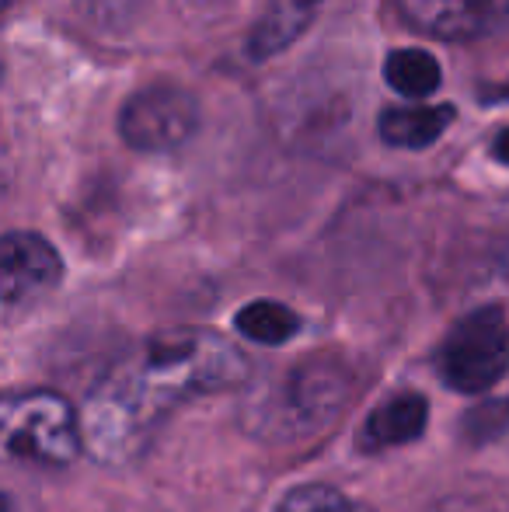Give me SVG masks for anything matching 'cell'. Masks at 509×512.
<instances>
[{"mask_svg":"<svg viewBox=\"0 0 509 512\" xmlns=\"http://www.w3.org/2000/svg\"><path fill=\"white\" fill-rule=\"evenodd\" d=\"M391 7L408 28L443 42L478 39L492 28L485 0H391Z\"/></svg>","mask_w":509,"mask_h":512,"instance_id":"6","label":"cell"},{"mask_svg":"<svg viewBox=\"0 0 509 512\" xmlns=\"http://www.w3.org/2000/svg\"><path fill=\"white\" fill-rule=\"evenodd\" d=\"M457 108L454 105H391L377 119V133L387 147L398 150H426L454 126Z\"/></svg>","mask_w":509,"mask_h":512,"instance_id":"8","label":"cell"},{"mask_svg":"<svg viewBox=\"0 0 509 512\" xmlns=\"http://www.w3.org/2000/svg\"><path fill=\"white\" fill-rule=\"evenodd\" d=\"M276 512H374L367 502L353 499V495L339 492L335 485H300L293 492H286V499L279 502Z\"/></svg>","mask_w":509,"mask_h":512,"instance_id":"12","label":"cell"},{"mask_svg":"<svg viewBox=\"0 0 509 512\" xmlns=\"http://www.w3.org/2000/svg\"><path fill=\"white\" fill-rule=\"evenodd\" d=\"M321 4L325 0H272V7L258 18V25L248 35V56L255 63H265L283 49H290L307 32V25L318 18Z\"/></svg>","mask_w":509,"mask_h":512,"instance_id":"9","label":"cell"},{"mask_svg":"<svg viewBox=\"0 0 509 512\" xmlns=\"http://www.w3.org/2000/svg\"><path fill=\"white\" fill-rule=\"evenodd\" d=\"M492 161H499V164H506L509 168V126L499 129L496 136H492Z\"/></svg>","mask_w":509,"mask_h":512,"instance_id":"16","label":"cell"},{"mask_svg":"<svg viewBox=\"0 0 509 512\" xmlns=\"http://www.w3.org/2000/svg\"><path fill=\"white\" fill-rule=\"evenodd\" d=\"M234 328L255 345H286L290 338L300 335L304 321H300L297 310H290L279 300H252L234 314Z\"/></svg>","mask_w":509,"mask_h":512,"instance_id":"11","label":"cell"},{"mask_svg":"<svg viewBox=\"0 0 509 512\" xmlns=\"http://www.w3.org/2000/svg\"><path fill=\"white\" fill-rule=\"evenodd\" d=\"M384 81L408 102H422L440 91L443 67L426 49H391L384 60Z\"/></svg>","mask_w":509,"mask_h":512,"instance_id":"10","label":"cell"},{"mask_svg":"<svg viewBox=\"0 0 509 512\" xmlns=\"http://www.w3.org/2000/svg\"><path fill=\"white\" fill-rule=\"evenodd\" d=\"M248 363L217 331H168L109 366L81 408L84 453L105 467L136 460L189 398L238 387Z\"/></svg>","mask_w":509,"mask_h":512,"instance_id":"1","label":"cell"},{"mask_svg":"<svg viewBox=\"0 0 509 512\" xmlns=\"http://www.w3.org/2000/svg\"><path fill=\"white\" fill-rule=\"evenodd\" d=\"M485 7H489L492 28H496L499 21H509V0H485Z\"/></svg>","mask_w":509,"mask_h":512,"instance_id":"17","label":"cell"},{"mask_svg":"<svg viewBox=\"0 0 509 512\" xmlns=\"http://www.w3.org/2000/svg\"><path fill=\"white\" fill-rule=\"evenodd\" d=\"M4 4H14V0H4Z\"/></svg>","mask_w":509,"mask_h":512,"instance_id":"18","label":"cell"},{"mask_svg":"<svg viewBox=\"0 0 509 512\" xmlns=\"http://www.w3.org/2000/svg\"><path fill=\"white\" fill-rule=\"evenodd\" d=\"M509 429V401H485L464 415V436L471 443H489Z\"/></svg>","mask_w":509,"mask_h":512,"instance_id":"13","label":"cell"},{"mask_svg":"<svg viewBox=\"0 0 509 512\" xmlns=\"http://www.w3.org/2000/svg\"><path fill=\"white\" fill-rule=\"evenodd\" d=\"M77 4H81V11H88L95 21H105V25H112L129 0H77Z\"/></svg>","mask_w":509,"mask_h":512,"instance_id":"14","label":"cell"},{"mask_svg":"<svg viewBox=\"0 0 509 512\" xmlns=\"http://www.w3.org/2000/svg\"><path fill=\"white\" fill-rule=\"evenodd\" d=\"M436 377L457 394H482L509 370V321L499 304L464 314L433 356Z\"/></svg>","mask_w":509,"mask_h":512,"instance_id":"3","label":"cell"},{"mask_svg":"<svg viewBox=\"0 0 509 512\" xmlns=\"http://www.w3.org/2000/svg\"><path fill=\"white\" fill-rule=\"evenodd\" d=\"M63 279V258L35 230H11L0 244V293L4 307L18 310L53 293Z\"/></svg>","mask_w":509,"mask_h":512,"instance_id":"5","label":"cell"},{"mask_svg":"<svg viewBox=\"0 0 509 512\" xmlns=\"http://www.w3.org/2000/svg\"><path fill=\"white\" fill-rule=\"evenodd\" d=\"M199 129V102L178 84L140 88L119 108V136L140 154L182 150Z\"/></svg>","mask_w":509,"mask_h":512,"instance_id":"4","label":"cell"},{"mask_svg":"<svg viewBox=\"0 0 509 512\" xmlns=\"http://www.w3.org/2000/svg\"><path fill=\"white\" fill-rule=\"evenodd\" d=\"M482 102H489V105H496V102H509V74H506V77H499L496 84H485Z\"/></svg>","mask_w":509,"mask_h":512,"instance_id":"15","label":"cell"},{"mask_svg":"<svg viewBox=\"0 0 509 512\" xmlns=\"http://www.w3.org/2000/svg\"><path fill=\"white\" fill-rule=\"evenodd\" d=\"M426 422H429V401L415 391H401L370 411L367 425L360 432V446L370 453H381V450H394V446L415 443L426 432Z\"/></svg>","mask_w":509,"mask_h":512,"instance_id":"7","label":"cell"},{"mask_svg":"<svg viewBox=\"0 0 509 512\" xmlns=\"http://www.w3.org/2000/svg\"><path fill=\"white\" fill-rule=\"evenodd\" d=\"M0 439L11 460L70 467L84 453L81 411L56 391L7 394L0 405Z\"/></svg>","mask_w":509,"mask_h":512,"instance_id":"2","label":"cell"}]
</instances>
